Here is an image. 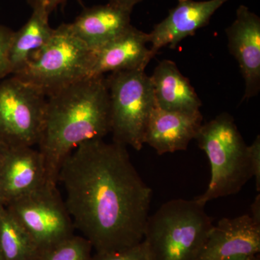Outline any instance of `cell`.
<instances>
[{
  "label": "cell",
  "instance_id": "cell-1",
  "mask_svg": "<svg viewBox=\"0 0 260 260\" xmlns=\"http://www.w3.org/2000/svg\"><path fill=\"white\" fill-rule=\"evenodd\" d=\"M58 182L73 225L96 252L141 243L152 189L140 177L126 147L93 140L80 145L61 165Z\"/></svg>",
  "mask_w": 260,
  "mask_h": 260
},
{
  "label": "cell",
  "instance_id": "cell-2",
  "mask_svg": "<svg viewBox=\"0 0 260 260\" xmlns=\"http://www.w3.org/2000/svg\"><path fill=\"white\" fill-rule=\"evenodd\" d=\"M110 129L106 76L85 78L48 96L38 143L48 184L57 185L61 165L77 147L102 140Z\"/></svg>",
  "mask_w": 260,
  "mask_h": 260
},
{
  "label": "cell",
  "instance_id": "cell-3",
  "mask_svg": "<svg viewBox=\"0 0 260 260\" xmlns=\"http://www.w3.org/2000/svg\"><path fill=\"white\" fill-rule=\"evenodd\" d=\"M213 226L205 205L172 200L149 215L143 242L152 260H196Z\"/></svg>",
  "mask_w": 260,
  "mask_h": 260
},
{
  "label": "cell",
  "instance_id": "cell-4",
  "mask_svg": "<svg viewBox=\"0 0 260 260\" xmlns=\"http://www.w3.org/2000/svg\"><path fill=\"white\" fill-rule=\"evenodd\" d=\"M195 140L206 153L211 169L206 191L194 198L202 204L237 194L253 177L249 145L231 114L222 113L202 124Z\"/></svg>",
  "mask_w": 260,
  "mask_h": 260
},
{
  "label": "cell",
  "instance_id": "cell-5",
  "mask_svg": "<svg viewBox=\"0 0 260 260\" xmlns=\"http://www.w3.org/2000/svg\"><path fill=\"white\" fill-rule=\"evenodd\" d=\"M92 61L93 51L75 36L68 24H62L54 29L49 41L13 76L48 97L90 78Z\"/></svg>",
  "mask_w": 260,
  "mask_h": 260
},
{
  "label": "cell",
  "instance_id": "cell-6",
  "mask_svg": "<svg viewBox=\"0 0 260 260\" xmlns=\"http://www.w3.org/2000/svg\"><path fill=\"white\" fill-rule=\"evenodd\" d=\"M113 141L140 150L149 119L156 107L153 85L145 70L118 72L107 78Z\"/></svg>",
  "mask_w": 260,
  "mask_h": 260
},
{
  "label": "cell",
  "instance_id": "cell-7",
  "mask_svg": "<svg viewBox=\"0 0 260 260\" xmlns=\"http://www.w3.org/2000/svg\"><path fill=\"white\" fill-rule=\"evenodd\" d=\"M47 97L16 77L0 81V139L9 148L34 147L42 134Z\"/></svg>",
  "mask_w": 260,
  "mask_h": 260
},
{
  "label": "cell",
  "instance_id": "cell-8",
  "mask_svg": "<svg viewBox=\"0 0 260 260\" xmlns=\"http://www.w3.org/2000/svg\"><path fill=\"white\" fill-rule=\"evenodd\" d=\"M6 207L28 233L41 253L73 236V220L56 186L46 184L10 202Z\"/></svg>",
  "mask_w": 260,
  "mask_h": 260
},
{
  "label": "cell",
  "instance_id": "cell-9",
  "mask_svg": "<svg viewBox=\"0 0 260 260\" xmlns=\"http://www.w3.org/2000/svg\"><path fill=\"white\" fill-rule=\"evenodd\" d=\"M228 48L237 59L244 80L243 100L256 96L260 91V18L245 5L225 29Z\"/></svg>",
  "mask_w": 260,
  "mask_h": 260
},
{
  "label": "cell",
  "instance_id": "cell-10",
  "mask_svg": "<svg viewBox=\"0 0 260 260\" xmlns=\"http://www.w3.org/2000/svg\"><path fill=\"white\" fill-rule=\"evenodd\" d=\"M229 0H178L177 6L169 10L161 22L148 32L152 56L162 48L174 49L186 37L194 35L199 29L209 23L214 13Z\"/></svg>",
  "mask_w": 260,
  "mask_h": 260
},
{
  "label": "cell",
  "instance_id": "cell-11",
  "mask_svg": "<svg viewBox=\"0 0 260 260\" xmlns=\"http://www.w3.org/2000/svg\"><path fill=\"white\" fill-rule=\"evenodd\" d=\"M260 251V223L249 214L222 218L213 225L196 260H227Z\"/></svg>",
  "mask_w": 260,
  "mask_h": 260
},
{
  "label": "cell",
  "instance_id": "cell-12",
  "mask_svg": "<svg viewBox=\"0 0 260 260\" xmlns=\"http://www.w3.org/2000/svg\"><path fill=\"white\" fill-rule=\"evenodd\" d=\"M148 34L130 25L125 31L93 51L90 78L143 70L153 59Z\"/></svg>",
  "mask_w": 260,
  "mask_h": 260
},
{
  "label": "cell",
  "instance_id": "cell-13",
  "mask_svg": "<svg viewBox=\"0 0 260 260\" xmlns=\"http://www.w3.org/2000/svg\"><path fill=\"white\" fill-rule=\"evenodd\" d=\"M48 184L44 158L32 147L10 148L0 167V191L7 204Z\"/></svg>",
  "mask_w": 260,
  "mask_h": 260
},
{
  "label": "cell",
  "instance_id": "cell-14",
  "mask_svg": "<svg viewBox=\"0 0 260 260\" xmlns=\"http://www.w3.org/2000/svg\"><path fill=\"white\" fill-rule=\"evenodd\" d=\"M202 113L164 110L155 107L149 119L144 143L158 155L186 150L203 124Z\"/></svg>",
  "mask_w": 260,
  "mask_h": 260
},
{
  "label": "cell",
  "instance_id": "cell-15",
  "mask_svg": "<svg viewBox=\"0 0 260 260\" xmlns=\"http://www.w3.org/2000/svg\"><path fill=\"white\" fill-rule=\"evenodd\" d=\"M132 10L109 2L86 8L71 23L70 30L93 51L115 39L131 25Z\"/></svg>",
  "mask_w": 260,
  "mask_h": 260
},
{
  "label": "cell",
  "instance_id": "cell-16",
  "mask_svg": "<svg viewBox=\"0 0 260 260\" xmlns=\"http://www.w3.org/2000/svg\"><path fill=\"white\" fill-rule=\"evenodd\" d=\"M150 78L157 107L186 114L201 112V100L174 61H160Z\"/></svg>",
  "mask_w": 260,
  "mask_h": 260
},
{
  "label": "cell",
  "instance_id": "cell-17",
  "mask_svg": "<svg viewBox=\"0 0 260 260\" xmlns=\"http://www.w3.org/2000/svg\"><path fill=\"white\" fill-rule=\"evenodd\" d=\"M49 13L45 10H32L26 23L13 32L10 49L11 75L20 71L29 58L39 50L52 36L54 28L49 22Z\"/></svg>",
  "mask_w": 260,
  "mask_h": 260
},
{
  "label": "cell",
  "instance_id": "cell-18",
  "mask_svg": "<svg viewBox=\"0 0 260 260\" xmlns=\"http://www.w3.org/2000/svg\"><path fill=\"white\" fill-rule=\"evenodd\" d=\"M0 251L5 260H38L41 254L28 233L7 207L0 213Z\"/></svg>",
  "mask_w": 260,
  "mask_h": 260
},
{
  "label": "cell",
  "instance_id": "cell-19",
  "mask_svg": "<svg viewBox=\"0 0 260 260\" xmlns=\"http://www.w3.org/2000/svg\"><path fill=\"white\" fill-rule=\"evenodd\" d=\"M92 246L85 237L73 235L41 253L38 260H90Z\"/></svg>",
  "mask_w": 260,
  "mask_h": 260
},
{
  "label": "cell",
  "instance_id": "cell-20",
  "mask_svg": "<svg viewBox=\"0 0 260 260\" xmlns=\"http://www.w3.org/2000/svg\"><path fill=\"white\" fill-rule=\"evenodd\" d=\"M90 260H152L148 246L144 242L138 245L110 252H96Z\"/></svg>",
  "mask_w": 260,
  "mask_h": 260
},
{
  "label": "cell",
  "instance_id": "cell-21",
  "mask_svg": "<svg viewBox=\"0 0 260 260\" xmlns=\"http://www.w3.org/2000/svg\"><path fill=\"white\" fill-rule=\"evenodd\" d=\"M13 30L0 25V81L11 75L10 65V49Z\"/></svg>",
  "mask_w": 260,
  "mask_h": 260
},
{
  "label": "cell",
  "instance_id": "cell-22",
  "mask_svg": "<svg viewBox=\"0 0 260 260\" xmlns=\"http://www.w3.org/2000/svg\"><path fill=\"white\" fill-rule=\"evenodd\" d=\"M249 158L253 177L255 178L256 191H260V137L258 135L252 144L249 145Z\"/></svg>",
  "mask_w": 260,
  "mask_h": 260
},
{
  "label": "cell",
  "instance_id": "cell-23",
  "mask_svg": "<svg viewBox=\"0 0 260 260\" xmlns=\"http://www.w3.org/2000/svg\"><path fill=\"white\" fill-rule=\"evenodd\" d=\"M32 10H43L50 14L53 10L68 0H27Z\"/></svg>",
  "mask_w": 260,
  "mask_h": 260
},
{
  "label": "cell",
  "instance_id": "cell-24",
  "mask_svg": "<svg viewBox=\"0 0 260 260\" xmlns=\"http://www.w3.org/2000/svg\"><path fill=\"white\" fill-rule=\"evenodd\" d=\"M143 1H144V0H109V2L113 3V4L119 5V6L132 10V11H133V8L135 5Z\"/></svg>",
  "mask_w": 260,
  "mask_h": 260
},
{
  "label": "cell",
  "instance_id": "cell-25",
  "mask_svg": "<svg viewBox=\"0 0 260 260\" xmlns=\"http://www.w3.org/2000/svg\"><path fill=\"white\" fill-rule=\"evenodd\" d=\"M259 194H258L255 198L253 204L251 205V215L254 220L258 223H260V200Z\"/></svg>",
  "mask_w": 260,
  "mask_h": 260
},
{
  "label": "cell",
  "instance_id": "cell-26",
  "mask_svg": "<svg viewBox=\"0 0 260 260\" xmlns=\"http://www.w3.org/2000/svg\"><path fill=\"white\" fill-rule=\"evenodd\" d=\"M9 149V147L5 144L3 140L0 139V167H1L2 164H3V161H4L5 157H6L7 153H8Z\"/></svg>",
  "mask_w": 260,
  "mask_h": 260
},
{
  "label": "cell",
  "instance_id": "cell-27",
  "mask_svg": "<svg viewBox=\"0 0 260 260\" xmlns=\"http://www.w3.org/2000/svg\"><path fill=\"white\" fill-rule=\"evenodd\" d=\"M257 256H238V257L232 258V259L227 260H259Z\"/></svg>",
  "mask_w": 260,
  "mask_h": 260
},
{
  "label": "cell",
  "instance_id": "cell-28",
  "mask_svg": "<svg viewBox=\"0 0 260 260\" xmlns=\"http://www.w3.org/2000/svg\"><path fill=\"white\" fill-rule=\"evenodd\" d=\"M5 207H6V203H5L4 198L0 191V213L5 209Z\"/></svg>",
  "mask_w": 260,
  "mask_h": 260
},
{
  "label": "cell",
  "instance_id": "cell-29",
  "mask_svg": "<svg viewBox=\"0 0 260 260\" xmlns=\"http://www.w3.org/2000/svg\"><path fill=\"white\" fill-rule=\"evenodd\" d=\"M0 260H5L4 257H3V254H2L1 251H0Z\"/></svg>",
  "mask_w": 260,
  "mask_h": 260
}]
</instances>
